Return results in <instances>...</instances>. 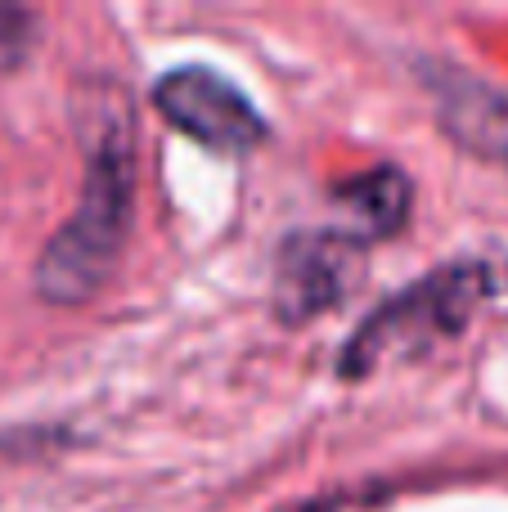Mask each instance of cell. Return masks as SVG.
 I'll return each mask as SVG.
<instances>
[{
    "mask_svg": "<svg viewBox=\"0 0 508 512\" xmlns=\"http://www.w3.org/2000/svg\"><path fill=\"white\" fill-rule=\"evenodd\" d=\"M131 198H135V149L122 104L104 113V131L86 149V180L81 203L54 239L36 256V292L50 306H81L108 283L117 256L131 230Z\"/></svg>",
    "mask_w": 508,
    "mask_h": 512,
    "instance_id": "obj_1",
    "label": "cell"
},
{
    "mask_svg": "<svg viewBox=\"0 0 508 512\" xmlns=\"http://www.w3.org/2000/svg\"><path fill=\"white\" fill-rule=\"evenodd\" d=\"M486 292H491V270L477 261H455L446 270H432L428 279L410 283L401 297H387L351 333V342L342 346V373L360 378L392 355L423 351V346L459 333Z\"/></svg>",
    "mask_w": 508,
    "mask_h": 512,
    "instance_id": "obj_2",
    "label": "cell"
},
{
    "mask_svg": "<svg viewBox=\"0 0 508 512\" xmlns=\"http://www.w3.org/2000/svg\"><path fill=\"white\" fill-rule=\"evenodd\" d=\"M153 108L167 117V126H176L180 135H189L203 149L225 153V158H243L266 140V122H261L257 104L230 77L203 68V63L162 72L153 81Z\"/></svg>",
    "mask_w": 508,
    "mask_h": 512,
    "instance_id": "obj_3",
    "label": "cell"
},
{
    "mask_svg": "<svg viewBox=\"0 0 508 512\" xmlns=\"http://www.w3.org/2000/svg\"><path fill=\"white\" fill-rule=\"evenodd\" d=\"M360 265V243H351L342 230H315L293 234L279 252L275 274V306L288 324H306V319L324 315L347 297L351 279Z\"/></svg>",
    "mask_w": 508,
    "mask_h": 512,
    "instance_id": "obj_4",
    "label": "cell"
},
{
    "mask_svg": "<svg viewBox=\"0 0 508 512\" xmlns=\"http://www.w3.org/2000/svg\"><path fill=\"white\" fill-rule=\"evenodd\" d=\"M437 113L450 135L464 140V149H477L486 158L508 167V95L495 86H482L477 77H464L455 68H428L423 72Z\"/></svg>",
    "mask_w": 508,
    "mask_h": 512,
    "instance_id": "obj_5",
    "label": "cell"
},
{
    "mask_svg": "<svg viewBox=\"0 0 508 512\" xmlns=\"http://www.w3.org/2000/svg\"><path fill=\"white\" fill-rule=\"evenodd\" d=\"M338 207H342V225L351 243H374L387 239L405 225L410 216V176L396 167H374L365 176H356L351 185L338 189Z\"/></svg>",
    "mask_w": 508,
    "mask_h": 512,
    "instance_id": "obj_6",
    "label": "cell"
},
{
    "mask_svg": "<svg viewBox=\"0 0 508 512\" xmlns=\"http://www.w3.org/2000/svg\"><path fill=\"white\" fill-rule=\"evenodd\" d=\"M36 41V14L23 5H0V72H14Z\"/></svg>",
    "mask_w": 508,
    "mask_h": 512,
    "instance_id": "obj_7",
    "label": "cell"
},
{
    "mask_svg": "<svg viewBox=\"0 0 508 512\" xmlns=\"http://www.w3.org/2000/svg\"><path fill=\"white\" fill-rule=\"evenodd\" d=\"M293 512H333V508H320V504H306V508H293Z\"/></svg>",
    "mask_w": 508,
    "mask_h": 512,
    "instance_id": "obj_8",
    "label": "cell"
}]
</instances>
